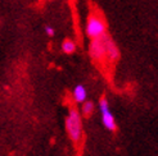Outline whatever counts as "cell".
Here are the masks:
<instances>
[{
	"instance_id": "obj_1",
	"label": "cell",
	"mask_w": 158,
	"mask_h": 156,
	"mask_svg": "<svg viewBox=\"0 0 158 156\" xmlns=\"http://www.w3.org/2000/svg\"><path fill=\"white\" fill-rule=\"evenodd\" d=\"M66 131L75 143L82 138V116L76 109H71L66 118Z\"/></svg>"
},
{
	"instance_id": "obj_2",
	"label": "cell",
	"mask_w": 158,
	"mask_h": 156,
	"mask_svg": "<svg viewBox=\"0 0 158 156\" xmlns=\"http://www.w3.org/2000/svg\"><path fill=\"white\" fill-rule=\"evenodd\" d=\"M85 31H86V35H88L91 40L103 37L107 33L106 21L98 13H91L88 18V22H86Z\"/></svg>"
},
{
	"instance_id": "obj_3",
	"label": "cell",
	"mask_w": 158,
	"mask_h": 156,
	"mask_svg": "<svg viewBox=\"0 0 158 156\" xmlns=\"http://www.w3.org/2000/svg\"><path fill=\"white\" fill-rule=\"evenodd\" d=\"M99 110H100V114H102V122H103L104 127L108 129V131H112L114 132L117 129V124H116V119L110 111L109 109V103L106 96L100 97L99 100Z\"/></svg>"
},
{
	"instance_id": "obj_4",
	"label": "cell",
	"mask_w": 158,
	"mask_h": 156,
	"mask_svg": "<svg viewBox=\"0 0 158 156\" xmlns=\"http://www.w3.org/2000/svg\"><path fill=\"white\" fill-rule=\"evenodd\" d=\"M89 53H90V57L95 60V61H104L107 59V55H106V46H104V42H103V38H94L90 42V46H89Z\"/></svg>"
},
{
	"instance_id": "obj_5",
	"label": "cell",
	"mask_w": 158,
	"mask_h": 156,
	"mask_svg": "<svg viewBox=\"0 0 158 156\" xmlns=\"http://www.w3.org/2000/svg\"><path fill=\"white\" fill-rule=\"evenodd\" d=\"M103 38V42H104V46H106V55H107V59L109 61H116L118 58H120V51H118V48L117 45L114 44V41L110 38L107 33L102 37Z\"/></svg>"
},
{
	"instance_id": "obj_6",
	"label": "cell",
	"mask_w": 158,
	"mask_h": 156,
	"mask_svg": "<svg viewBox=\"0 0 158 156\" xmlns=\"http://www.w3.org/2000/svg\"><path fill=\"white\" fill-rule=\"evenodd\" d=\"M72 95H73V100L76 103L82 104L84 101H86V97H88V91H86L84 84H77L72 91Z\"/></svg>"
},
{
	"instance_id": "obj_7",
	"label": "cell",
	"mask_w": 158,
	"mask_h": 156,
	"mask_svg": "<svg viewBox=\"0 0 158 156\" xmlns=\"http://www.w3.org/2000/svg\"><path fill=\"white\" fill-rule=\"evenodd\" d=\"M94 113V103L93 101H84L82 107H81V114L84 118H90L91 114Z\"/></svg>"
},
{
	"instance_id": "obj_8",
	"label": "cell",
	"mask_w": 158,
	"mask_h": 156,
	"mask_svg": "<svg viewBox=\"0 0 158 156\" xmlns=\"http://www.w3.org/2000/svg\"><path fill=\"white\" fill-rule=\"evenodd\" d=\"M62 51L64 54H73L76 51V44L72 40H64L62 42Z\"/></svg>"
},
{
	"instance_id": "obj_9",
	"label": "cell",
	"mask_w": 158,
	"mask_h": 156,
	"mask_svg": "<svg viewBox=\"0 0 158 156\" xmlns=\"http://www.w3.org/2000/svg\"><path fill=\"white\" fill-rule=\"evenodd\" d=\"M45 33L48 36H54V28L50 27V26H46L45 27Z\"/></svg>"
}]
</instances>
